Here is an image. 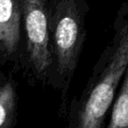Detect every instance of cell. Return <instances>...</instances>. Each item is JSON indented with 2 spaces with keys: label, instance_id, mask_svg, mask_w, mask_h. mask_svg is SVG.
<instances>
[{
  "label": "cell",
  "instance_id": "4",
  "mask_svg": "<svg viewBox=\"0 0 128 128\" xmlns=\"http://www.w3.org/2000/svg\"><path fill=\"white\" fill-rule=\"evenodd\" d=\"M20 0H0V53L12 55L20 41Z\"/></svg>",
  "mask_w": 128,
  "mask_h": 128
},
{
  "label": "cell",
  "instance_id": "5",
  "mask_svg": "<svg viewBox=\"0 0 128 128\" xmlns=\"http://www.w3.org/2000/svg\"><path fill=\"white\" fill-rule=\"evenodd\" d=\"M110 128H127L128 127V65L124 74L121 90L113 106Z\"/></svg>",
  "mask_w": 128,
  "mask_h": 128
},
{
  "label": "cell",
  "instance_id": "2",
  "mask_svg": "<svg viewBox=\"0 0 128 128\" xmlns=\"http://www.w3.org/2000/svg\"><path fill=\"white\" fill-rule=\"evenodd\" d=\"M52 51L60 75L73 73L82 47L84 30L76 0H57L52 9Z\"/></svg>",
  "mask_w": 128,
  "mask_h": 128
},
{
  "label": "cell",
  "instance_id": "6",
  "mask_svg": "<svg viewBox=\"0 0 128 128\" xmlns=\"http://www.w3.org/2000/svg\"><path fill=\"white\" fill-rule=\"evenodd\" d=\"M15 91L10 83L0 87V127H7L15 112Z\"/></svg>",
  "mask_w": 128,
  "mask_h": 128
},
{
  "label": "cell",
  "instance_id": "3",
  "mask_svg": "<svg viewBox=\"0 0 128 128\" xmlns=\"http://www.w3.org/2000/svg\"><path fill=\"white\" fill-rule=\"evenodd\" d=\"M20 2L29 60L34 71L39 76H44L52 62L46 2L45 0H20Z\"/></svg>",
  "mask_w": 128,
  "mask_h": 128
},
{
  "label": "cell",
  "instance_id": "1",
  "mask_svg": "<svg viewBox=\"0 0 128 128\" xmlns=\"http://www.w3.org/2000/svg\"><path fill=\"white\" fill-rule=\"evenodd\" d=\"M128 65V27H125L115 51L98 81L92 87L80 113L79 127L99 128L112 104L117 86Z\"/></svg>",
  "mask_w": 128,
  "mask_h": 128
}]
</instances>
